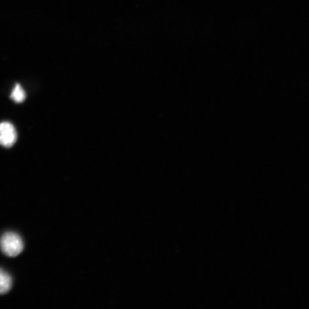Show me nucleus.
Listing matches in <instances>:
<instances>
[{"instance_id":"f257e3e1","label":"nucleus","mask_w":309,"mask_h":309,"mask_svg":"<svg viewBox=\"0 0 309 309\" xmlns=\"http://www.w3.org/2000/svg\"><path fill=\"white\" fill-rule=\"evenodd\" d=\"M0 247L4 254L15 257L21 253L24 249V243L17 234L9 232L4 234L0 240Z\"/></svg>"},{"instance_id":"f03ea898","label":"nucleus","mask_w":309,"mask_h":309,"mask_svg":"<svg viewBox=\"0 0 309 309\" xmlns=\"http://www.w3.org/2000/svg\"><path fill=\"white\" fill-rule=\"evenodd\" d=\"M17 132L11 123H0V144L5 147H11L17 140Z\"/></svg>"},{"instance_id":"7ed1b4c3","label":"nucleus","mask_w":309,"mask_h":309,"mask_svg":"<svg viewBox=\"0 0 309 309\" xmlns=\"http://www.w3.org/2000/svg\"><path fill=\"white\" fill-rule=\"evenodd\" d=\"M12 285V278L6 271L0 269V294L8 293Z\"/></svg>"},{"instance_id":"20e7f679","label":"nucleus","mask_w":309,"mask_h":309,"mask_svg":"<svg viewBox=\"0 0 309 309\" xmlns=\"http://www.w3.org/2000/svg\"><path fill=\"white\" fill-rule=\"evenodd\" d=\"M11 98L13 101L18 103L25 100L26 93L20 84H16L15 87L13 88Z\"/></svg>"}]
</instances>
